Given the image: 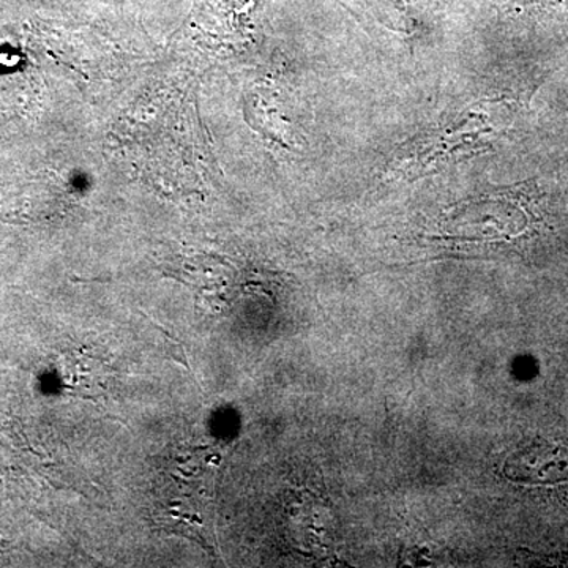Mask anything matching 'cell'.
I'll return each mask as SVG.
<instances>
[{
	"label": "cell",
	"instance_id": "obj_1",
	"mask_svg": "<svg viewBox=\"0 0 568 568\" xmlns=\"http://www.w3.org/2000/svg\"><path fill=\"white\" fill-rule=\"evenodd\" d=\"M518 480L529 484H558L568 480V448L532 447L517 457Z\"/></svg>",
	"mask_w": 568,
	"mask_h": 568
}]
</instances>
